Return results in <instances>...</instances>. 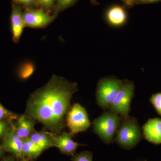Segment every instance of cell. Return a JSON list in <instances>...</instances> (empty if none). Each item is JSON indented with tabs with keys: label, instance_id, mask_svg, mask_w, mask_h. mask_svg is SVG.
I'll list each match as a JSON object with an SVG mask.
<instances>
[{
	"label": "cell",
	"instance_id": "14",
	"mask_svg": "<svg viewBox=\"0 0 161 161\" xmlns=\"http://www.w3.org/2000/svg\"><path fill=\"white\" fill-rule=\"evenodd\" d=\"M30 138L37 146L43 150L54 146L53 134L43 132H35Z\"/></svg>",
	"mask_w": 161,
	"mask_h": 161
},
{
	"label": "cell",
	"instance_id": "3",
	"mask_svg": "<svg viewBox=\"0 0 161 161\" xmlns=\"http://www.w3.org/2000/svg\"><path fill=\"white\" fill-rule=\"evenodd\" d=\"M121 117L108 111L102 114L93 121L94 131L103 142L111 144L120 125Z\"/></svg>",
	"mask_w": 161,
	"mask_h": 161
},
{
	"label": "cell",
	"instance_id": "23",
	"mask_svg": "<svg viewBox=\"0 0 161 161\" xmlns=\"http://www.w3.org/2000/svg\"><path fill=\"white\" fill-rule=\"evenodd\" d=\"M9 129L8 121L0 120V138L4 137Z\"/></svg>",
	"mask_w": 161,
	"mask_h": 161
},
{
	"label": "cell",
	"instance_id": "4",
	"mask_svg": "<svg viewBox=\"0 0 161 161\" xmlns=\"http://www.w3.org/2000/svg\"><path fill=\"white\" fill-rule=\"evenodd\" d=\"M134 94V85L130 80H122V84L115 99L109 107V111L117 114L122 119L129 116L130 105Z\"/></svg>",
	"mask_w": 161,
	"mask_h": 161
},
{
	"label": "cell",
	"instance_id": "7",
	"mask_svg": "<svg viewBox=\"0 0 161 161\" xmlns=\"http://www.w3.org/2000/svg\"><path fill=\"white\" fill-rule=\"evenodd\" d=\"M57 15L50 14L41 9H27L23 12L25 27L42 28L46 27L55 19Z\"/></svg>",
	"mask_w": 161,
	"mask_h": 161
},
{
	"label": "cell",
	"instance_id": "18",
	"mask_svg": "<svg viewBox=\"0 0 161 161\" xmlns=\"http://www.w3.org/2000/svg\"><path fill=\"white\" fill-rule=\"evenodd\" d=\"M56 2L57 0H37L36 7L47 12L53 10Z\"/></svg>",
	"mask_w": 161,
	"mask_h": 161
},
{
	"label": "cell",
	"instance_id": "2",
	"mask_svg": "<svg viewBox=\"0 0 161 161\" xmlns=\"http://www.w3.org/2000/svg\"><path fill=\"white\" fill-rule=\"evenodd\" d=\"M115 135V141L122 148L130 150L134 148L142 138L140 127L136 118L129 116L122 119Z\"/></svg>",
	"mask_w": 161,
	"mask_h": 161
},
{
	"label": "cell",
	"instance_id": "22",
	"mask_svg": "<svg viewBox=\"0 0 161 161\" xmlns=\"http://www.w3.org/2000/svg\"><path fill=\"white\" fill-rule=\"evenodd\" d=\"M37 0H12V3L20 5L26 9L36 6Z\"/></svg>",
	"mask_w": 161,
	"mask_h": 161
},
{
	"label": "cell",
	"instance_id": "20",
	"mask_svg": "<svg viewBox=\"0 0 161 161\" xmlns=\"http://www.w3.org/2000/svg\"><path fill=\"white\" fill-rule=\"evenodd\" d=\"M17 117L0 103V120L10 121Z\"/></svg>",
	"mask_w": 161,
	"mask_h": 161
},
{
	"label": "cell",
	"instance_id": "9",
	"mask_svg": "<svg viewBox=\"0 0 161 161\" xmlns=\"http://www.w3.org/2000/svg\"><path fill=\"white\" fill-rule=\"evenodd\" d=\"M3 138L1 146L4 151L11 153L17 157H22L23 140L16 134L14 127L9 129Z\"/></svg>",
	"mask_w": 161,
	"mask_h": 161
},
{
	"label": "cell",
	"instance_id": "28",
	"mask_svg": "<svg viewBox=\"0 0 161 161\" xmlns=\"http://www.w3.org/2000/svg\"><path fill=\"white\" fill-rule=\"evenodd\" d=\"M29 161L28 160L26 159H23V161Z\"/></svg>",
	"mask_w": 161,
	"mask_h": 161
},
{
	"label": "cell",
	"instance_id": "12",
	"mask_svg": "<svg viewBox=\"0 0 161 161\" xmlns=\"http://www.w3.org/2000/svg\"><path fill=\"white\" fill-rule=\"evenodd\" d=\"M34 122V119L27 115L19 117L16 126L14 127L15 131L18 136L23 140L30 138L35 132Z\"/></svg>",
	"mask_w": 161,
	"mask_h": 161
},
{
	"label": "cell",
	"instance_id": "25",
	"mask_svg": "<svg viewBox=\"0 0 161 161\" xmlns=\"http://www.w3.org/2000/svg\"><path fill=\"white\" fill-rule=\"evenodd\" d=\"M161 0H140L141 3H152L159 2Z\"/></svg>",
	"mask_w": 161,
	"mask_h": 161
},
{
	"label": "cell",
	"instance_id": "11",
	"mask_svg": "<svg viewBox=\"0 0 161 161\" xmlns=\"http://www.w3.org/2000/svg\"><path fill=\"white\" fill-rule=\"evenodd\" d=\"M145 139L153 144L161 143V119H150L142 127Z\"/></svg>",
	"mask_w": 161,
	"mask_h": 161
},
{
	"label": "cell",
	"instance_id": "15",
	"mask_svg": "<svg viewBox=\"0 0 161 161\" xmlns=\"http://www.w3.org/2000/svg\"><path fill=\"white\" fill-rule=\"evenodd\" d=\"M43 151L37 146L30 138L23 140L22 156L27 157L31 158H36Z\"/></svg>",
	"mask_w": 161,
	"mask_h": 161
},
{
	"label": "cell",
	"instance_id": "26",
	"mask_svg": "<svg viewBox=\"0 0 161 161\" xmlns=\"http://www.w3.org/2000/svg\"><path fill=\"white\" fill-rule=\"evenodd\" d=\"M4 150H3V147L2 146H0V156H1L3 154V152H4Z\"/></svg>",
	"mask_w": 161,
	"mask_h": 161
},
{
	"label": "cell",
	"instance_id": "19",
	"mask_svg": "<svg viewBox=\"0 0 161 161\" xmlns=\"http://www.w3.org/2000/svg\"><path fill=\"white\" fill-rule=\"evenodd\" d=\"M150 102L158 113L161 115V92L153 94L150 97Z\"/></svg>",
	"mask_w": 161,
	"mask_h": 161
},
{
	"label": "cell",
	"instance_id": "6",
	"mask_svg": "<svg viewBox=\"0 0 161 161\" xmlns=\"http://www.w3.org/2000/svg\"><path fill=\"white\" fill-rule=\"evenodd\" d=\"M66 122L71 132L74 134L86 131L91 125L86 110L79 103H75L69 111Z\"/></svg>",
	"mask_w": 161,
	"mask_h": 161
},
{
	"label": "cell",
	"instance_id": "17",
	"mask_svg": "<svg viewBox=\"0 0 161 161\" xmlns=\"http://www.w3.org/2000/svg\"><path fill=\"white\" fill-rule=\"evenodd\" d=\"M77 0H57L54 8L53 14L58 15V14L71 7L75 4Z\"/></svg>",
	"mask_w": 161,
	"mask_h": 161
},
{
	"label": "cell",
	"instance_id": "24",
	"mask_svg": "<svg viewBox=\"0 0 161 161\" xmlns=\"http://www.w3.org/2000/svg\"><path fill=\"white\" fill-rule=\"evenodd\" d=\"M138 0H123L124 3L128 6H132Z\"/></svg>",
	"mask_w": 161,
	"mask_h": 161
},
{
	"label": "cell",
	"instance_id": "5",
	"mask_svg": "<svg viewBox=\"0 0 161 161\" xmlns=\"http://www.w3.org/2000/svg\"><path fill=\"white\" fill-rule=\"evenodd\" d=\"M122 84V80L107 77L99 80L96 89L97 104L103 110L108 109Z\"/></svg>",
	"mask_w": 161,
	"mask_h": 161
},
{
	"label": "cell",
	"instance_id": "27",
	"mask_svg": "<svg viewBox=\"0 0 161 161\" xmlns=\"http://www.w3.org/2000/svg\"><path fill=\"white\" fill-rule=\"evenodd\" d=\"M0 161H14L10 159H6Z\"/></svg>",
	"mask_w": 161,
	"mask_h": 161
},
{
	"label": "cell",
	"instance_id": "16",
	"mask_svg": "<svg viewBox=\"0 0 161 161\" xmlns=\"http://www.w3.org/2000/svg\"><path fill=\"white\" fill-rule=\"evenodd\" d=\"M35 68V64L31 61H25L22 64L19 68L18 75L22 80L28 79L34 73Z\"/></svg>",
	"mask_w": 161,
	"mask_h": 161
},
{
	"label": "cell",
	"instance_id": "10",
	"mask_svg": "<svg viewBox=\"0 0 161 161\" xmlns=\"http://www.w3.org/2000/svg\"><path fill=\"white\" fill-rule=\"evenodd\" d=\"M74 135V134L71 132L64 133L59 136L53 134L54 146L58 148L62 153L74 156L77 148L81 145L73 140L72 137Z\"/></svg>",
	"mask_w": 161,
	"mask_h": 161
},
{
	"label": "cell",
	"instance_id": "21",
	"mask_svg": "<svg viewBox=\"0 0 161 161\" xmlns=\"http://www.w3.org/2000/svg\"><path fill=\"white\" fill-rule=\"evenodd\" d=\"M73 157L72 161H92L93 159L92 152L87 151H83Z\"/></svg>",
	"mask_w": 161,
	"mask_h": 161
},
{
	"label": "cell",
	"instance_id": "8",
	"mask_svg": "<svg viewBox=\"0 0 161 161\" xmlns=\"http://www.w3.org/2000/svg\"><path fill=\"white\" fill-rule=\"evenodd\" d=\"M23 7L17 4H12L10 25L13 41L18 43L23 34L25 27L23 18Z\"/></svg>",
	"mask_w": 161,
	"mask_h": 161
},
{
	"label": "cell",
	"instance_id": "13",
	"mask_svg": "<svg viewBox=\"0 0 161 161\" xmlns=\"http://www.w3.org/2000/svg\"><path fill=\"white\" fill-rule=\"evenodd\" d=\"M108 22L114 26L123 25L127 19V14L125 9L120 6H114L108 10L106 14Z\"/></svg>",
	"mask_w": 161,
	"mask_h": 161
},
{
	"label": "cell",
	"instance_id": "29",
	"mask_svg": "<svg viewBox=\"0 0 161 161\" xmlns=\"http://www.w3.org/2000/svg\"><path fill=\"white\" fill-rule=\"evenodd\" d=\"M92 2H95V1H96V0H92Z\"/></svg>",
	"mask_w": 161,
	"mask_h": 161
},
{
	"label": "cell",
	"instance_id": "1",
	"mask_svg": "<svg viewBox=\"0 0 161 161\" xmlns=\"http://www.w3.org/2000/svg\"><path fill=\"white\" fill-rule=\"evenodd\" d=\"M78 91L76 82L53 75L46 85L32 93L27 101L26 115L52 132L63 128L73 95Z\"/></svg>",
	"mask_w": 161,
	"mask_h": 161
}]
</instances>
